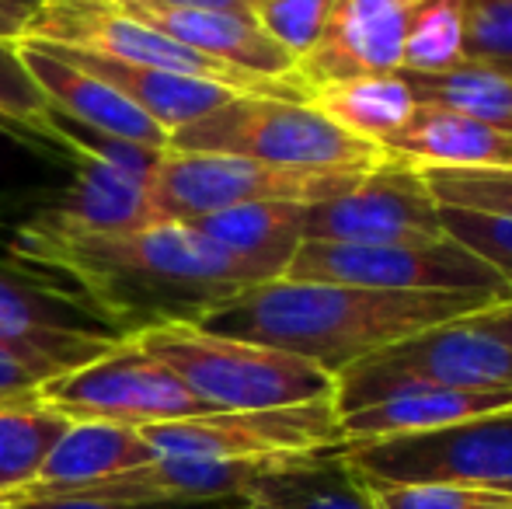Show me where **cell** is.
Segmentation results:
<instances>
[{"mask_svg":"<svg viewBox=\"0 0 512 509\" xmlns=\"http://www.w3.org/2000/svg\"><path fill=\"white\" fill-rule=\"evenodd\" d=\"M70 178H74V157L67 150L42 140L39 133L0 123V210L14 206H28V213L39 210L67 189Z\"/></svg>","mask_w":512,"mask_h":509,"instance_id":"4316f807","label":"cell"},{"mask_svg":"<svg viewBox=\"0 0 512 509\" xmlns=\"http://www.w3.org/2000/svg\"><path fill=\"white\" fill-rule=\"evenodd\" d=\"M39 401L70 422H115L133 429L213 412L182 384V377L171 374L133 339L46 381L39 387Z\"/></svg>","mask_w":512,"mask_h":509,"instance_id":"8fae6325","label":"cell"},{"mask_svg":"<svg viewBox=\"0 0 512 509\" xmlns=\"http://www.w3.org/2000/svg\"><path fill=\"white\" fill-rule=\"evenodd\" d=\"M25 220L70 234H122L161 224L150 199V185L88 157H74V178L67 189L46 206L32 210Z\"/></svg>","mask_w":512,"mask_h":509,"instance_id":"e0dca14e","label":"cell"},{"mask_svg":"<svg viewBox=\"0 0 512 509\" xmlns=\"http://www.w3.org/2000/svg\"><path fill=\"white\" fill-rule=\"evenodd\" d=\"M443 231L474 255H481L512 293V217L506 213L467 210V206H439Z\"/></svg>","mask_w":512,"mask_h":509,"instance_id":"d6a6232c","label":"cell"},{"mask_svg":"<svg viewBox=\"0 0 512 509\" xmlns=\"http://www.w3.org/2000/svg\"><path fill=\"white\" fill-rule=\"evenodd\" d=\"M366 171H304L248 161L230 154H189L164 150V161L150 185V199L161 224H192L209 213L244 203H304L342 196Z\"/></svg>","mask_w":512,"mask_h":509,"instance_id":"9c48e42d","label":"cell"},{"mask_svg":"<svg viewBox=\"0 0 512 509\" xmlns=\"http://www.w3.org/2000/svg\"><path fill=\"white\" fill-rule=\"evenodd\" d=\"M467 60L464 7L460 0H411L401 70L405 74H443Z\"/></svg>","mask_w":512,"mask_h":509,"instance_id":"f1b7e54d","label":"cell"},{"mask_svg":"<svg viewBox=\"0 0 512 509\" xmlns=\"http://www.w3.org/2000/svg\"><path fill=\"white\" fill-rule=\"evenodd\" d=\"M11 255L67 276L129 339L157 325H196L223 300L272 279L192 224L70 234L21 220Z\"/></svg>","mask_w":512,"mask_h":509,"instance_id":"6da1fadb","label":"cell"},{"mask_svg":"<svg viewBox=\"0 0 512 509\" xmlns=\"http://www.w3.org/2000/svg\"><path fill=\"white\" fill-rule=\"evenodd\" d=\"M411 0H335L317 46L297 63L304 88L401 70Z\"/></svg>","mask_w":512,"mask_h":509,"instance_id":"5bb4252c","label":"cell"},{"mask_svg":"<svg viewBox=\"0 0 512 509\" xmlns=\"http://www.w3.org/2000/svg\"><path fill=\"white\" fill-rule=\"evenodd\" d=\"M74 422L42 401L0 405V499H14L39 478L46 457Z\"/></svg>","mask_w":512,"mask_h":509,"instance_id":"83f0119b","label":"cell"},{"mask_svg":"<svg viewBox=\"0 0 512 509\" xmlns=\"http://www.w3.org/2000/svg\"><path fill=\"white\" fill-rule=\"evenodd\" d=\"M509 509H512V506H509Z\"/></svg>","mask_w":512,"mask_h":509,"instance_id":"f6af8a7d","label":"cell"},{"mask_svg":"<svg viewBox=\"0 0 512 509\" xmlns=\"http://www.w3.org/2000/svg\"><path fill=\"white\" fill-rule=\"evenodd\" d=\"M331 7L335 0H255L251 18L262 25V32L276 46H283L293 56V63H300L321 39Z\"/></svg>","mask_w":512,"mask_h":509,"instance_id":"1f68e13d","label":"cell"},{"mask_svg":"<svg viewBox=\"0 0 512 509\" xmlns=\"http://www.w3.org/2000/svg\"><path fill=\"white\" fill-rule=\"evenodd\" d=\"M133 342L182 377L213 412H262L335 398V377L304 356L199 325H157L133 335Z\"/></svg>","mask_w":512,"mask_h":509,"instance_id":"3957f363","label":"cell"},{"mask_svg":"<svg viewBox=\"0 0 512 509\" xmlns=\"http://www.w3.org/2000/svg\"><path fill=\"white\" fill-rule=\"evenodd\" d=\"M495 300L509 297L370 290V286L307 283V279L279 276L223 300L196 325L216 335L304 356L338 377L345 367L394 342L460 321Z\"/></svg>","mask_w":512,"mask_h":509,"instance_id":"7a4b0ae2","label":"cell"},{"mask_svg":"<svg viewBox=\"0 0 512 509\" xmlns=\"http://www.w3.org/2000/svg\"><path fill=\"white\" fill-rule=\"evenodd\" d=\"M387 161L411 168L499 171L512 168V133L443 109H422L380 147Z\"/></svg>","mask_w":512,"mask_h":509,"instance_id":"44dd1931","label":"cell"},{"mask_svg":"<svg viewBox=\"0 0 512 509\" xmlns=\"http://www.w3.org/2000/svg\"><path fill=\"white\" fill-rule=\"evenodd\" d=\"M307 283L370 286L408 293H495L512 297L506 279L481 255L453 241L450 234L429 245H317L304 241L283 272Z\"/></svg>","mask_w":512,"mask_h":509,"instance_id":"30bf717a","label":"cell"},{"mask_svg":"<svg viewBox=\"0 0 512 509\" xmlns=\"http://www.w3.org/2000/svg\"><path fill=\"white\" fill-rule=\"evenodd\" d=\"M11 509H244V499L223 503H102L81 496H49V499H7Z\"/></svg>","mask_w":512,"mask_h":509,"instance_id":"74e56055","label":"cell"},{"mask_svg":"<svg viewBox=\"0 0 512 509\" xmlns=\"http://www.w3.org/2000/svg\"><path fill=\"white\" fill-rule=\"evenodd\" d=\"M150 461H157V450L143 440L140 429L115 422H74L46 457L39 478L14 499L70 496Z\"/></svg>","mask_w":512,"mask_h":509,"instance_id":"ffe728a7","label":"cell"},{"mask_svg":"<svg viewBox=\"0 0 512 509\" xmlns=\"http://www.w3.org/2000/svg\"><path fill=\"white\" fill-rule=\"evenodd\" d=\"M307 105L349 136L377 143V147H384V140H391L418 112V102L401 70L384 77H359V81L310 88Z\"/></svg>","mask_w":512,"mask_h":509,"instance_id":"d4e9b609","label":"cell"},{"mask_svg":"<svg viewBox=\"0 0 512 509\" xmlns=\"http://www.w3.org/2000/svg\"><path fill=\"white\" fill-rule=\"evenodd\" d=\"M168 150L230 154L304 171H373L387 161L377 143L349 136L307 102L265 95H237L209 116L175 129Z\"/></svg>","mask_w":512,"mask_h":509,"instance_id":"277c9868","label":"cell"},{"mask_svg":"<svg viewBox=\"0 0 512 509\" xmlns=\"http://www.w3.org/2000/svg\"><path fill=\"white\" fill-rule=\"evenodd\" d=\"M42 0H0V39L21 42Z\"/></svg>","mask_w":512,"mask_h":509,"instance_id":"ab89813d","label":"cell"},{"mask_svg":"<svg viewBox=\"0 0 512 509\" xmlns=\"http://www.w3.org/2000/svg\"><path fill=\"white\" fill-rule=\"evenodd\" d=\"M297 457L304 454L234 457V461L157 457L143 468L122 471L70 496L102 499V503H223V499H244L251 485L293 464Z\"/></svg>","mask_w":512,"mask_h":509,"instance_id":"9a60e30c","label":"cell"},{"mask_svg":"<svg viewBox=\"0 0 512 509\" xmlns=\"http://www.w3.org/2000/svg\"><path fill=\"white\" fill-rule=\"evenodd\" d=\"M46 4H74V7H119L122 0H46Z\"/></svg>","mask_w":512,"mask_h":509,"instance_id":"b9f144b4","label":"cell"},{"mask_svg":"<svg viewBox=\"0 0 512 509\" xmlns=\"http://www.w3.org/2000/svg\"><path fill=\"white\" fill-rule=\"evenodd\" d=\"M46 116H49V102L39 84H35V77L28 74L25 56H21V42L0 39V123H11L42 136Z\"/></svg>","mask_w":512,"mask_h":509,"instance_id":"836d02e7","label":"cell"},{"mask_svg":"<svg viewBox=\"0 0 512 509\" xmlns=\"http://www.w3.org/2000/svg\"><path fill=\"white\" fill-rule=\"evenodd\" d=\"M157 457L185 461H234V457L310 454L342 443L331 398L262 412H209L196 419L157 422L140 429Z\"/></svg>","mask_w":512,"mask_h":509,"instance_id":"7c38bea8","label":"cell"},{"mask_svg":"<svg viewBox=\"0 0 512 509\" xmlns=\"http://www.w3.org/2000/svg\"><path fill=\"white\" fill-rule=\"evenodd\" d=\"M405 81L422 109L457 112L512 133V67L464 60L443 74H405Z\"/></svg>","mask_w":512,"mask_h":509,"instance_id":"484cf974","label":"cell"},{"mask_svg":"<svg viewBox=\"0 0 512 509\" xmlns=\"http://www.w3.org/2000/svg\"><path fill=\"white\" fill-rule=\"evenodd\" d=\"M122 14L171 35L182 46L196 49L203 56H213L220 63H230L237 70L262 77H297V63L283 46L262 32L251 14L237 11H199V7H161L140 4V0H122Z\"/></svg>","mask_w":512,"mask_h":509,"instance_id":"2e32d148","label":"cell"},{"mask_svg":"<svg viewBox=\"0 0 512 509\" xmlns=\"http://www.w3.org/2000/svg\"><path fill=\"white\" fill-rule=\"evenodd\" d=\"M251 4H255V0H251Z\"/></svg>","mask_w":512,"mask_h":509,"instance_id":"ee69618b","label":"cell"},{"mask_svg":"<svg viewBox=\"0 0 512 509\" xmlns=\"http://www.w3.org/2000/svg\"><path fill=\"white\" fill-rule=\"evenodd\" d=\"M464 321L471 328H478V332H485L488 339H495V342H502V346L512 349V297L509 300H495V304L467 314Z\"/></svg>","mask_w":512,"mask_h":509,"instance_id":"f35d334b","label":"cell"},{"mask_svg":"<svg viewBox=\"0 0 512 509\" xmlns=\"http://www.w3.org/2000/svg\"><path fill=\"white\" fill-rule=\"evenodd\" d=\"M140 4L199 7V11H237V14H251V0H140Z\"/></svg>","mask_w":512,"mask_h":509,"instance_id":"60d3db41","label":"cell"},{"mask_svg":"<svg viewBox=\"0 0 512 509\" xmlns=\"http://www.w3.org/2000/svg\"><path fill=\"white\" fill-rule=\"evenodd\" d=\"M0 509H11V503H7V499H0Z\"/></svg>","mask_w":512,"mask_h":509,"instance_id":"7bdbcfd3","label":"cell"},{"mask_svg":"<svg viewBox=\"0 0 512 509\" xmlns=\"http://www.w3.org/2000/svg\"><path fill=\"white\" fill-rule=\"evenodd\" d=\"M0 342L53 377L129 342V335L67 276L0 255Z\"/></svg>","mask_w":512,"mask_h":509,"instance_id":"5b68a950","label":"cell"},{"mask_svg":"<svg viewBox=\"0 0 512 509\" xmlns=\"http://www.w3.org/2000/svg\"><path fill=\"white\" fill-rule=\"evenodd\" d=\"M42 136H46L49 143H56V147H63L67 154L108 164V168L122 171V175L136 178V182H143V185H154V175L164 161V150L143 147V143L122 140V136H112V133H102V129L74 123V119L60 116L56 109H49L46 126H42Z\"/></svg>","mask_w":512,"mask_h":509,"instance_id":"f546056e","label":"cell"},{"mask_svg":"<svg viewBox=\"0 0 512 509\" xmlns=\"http://www.w3.org/2000/svg\"><path fill=\"white\" fill-rule=\"evenodd\" d=\"M439 206L506 213L512 217V168L499 171H457V168H418Z\"/></svg>","mask_w":512,"mask_h":509,"instance_id":"4dcf8cb0","label":"cell"},{"mask_svg":"<svg viewBox=\"0 0 512 509\" xmlns=\"http://www.w3.org/2000/svg\"><path fill=\"white\" fill-rule=\"evenodd\" d=\"M467 60L512 67V0H460Z\"/></svg>","mask_w":512,"mask_h":509,"instance_id":"d590c367","label":"cell"},{"mask_svg":"<svg viewBox=\"0 0 512 509\" xmlns=\"http://www.w3.org/2000/svg\"><path fill=\"white\" fill-rule=\"evenodd\" d=\"M338 457L380 485H474L512 492V408L429 433L342 440Z\"/></svg>","mask_w":512,"mask_h":509,"instance_id":"52a82bcc","label":"cell"},{"mask_svg":"<svg viewBox=\"0 0 512 509\" xmlns=\"http://www.w3.org/2000/svg\"><path fill=\"white\" fill-rule=\"evenodd\" d=\"M46 46L56 56H63L67 63H74V67L88 70L91 77L105 81L112 91H119L129 105H136L143 116L154 119L168 136L175 129L209 116L220 105H227L230 98H237V91L220 88V84H209V81H196V77L168 74V70H154V67H136V63L84 53V49L53 46V42H46Z\"/></svg>","mask_w":512,"mask_h":509,"instance_id":"d6986e66","label":"cell"},{"mask_svg":"<svg viewBox=\"0 0 512 509\" xmlns=\"http://www.w3.org/2000/svg\"><path fill=\"white\" fill-rule=\"evenodd\" d=\"M244 509H380L370 485L338 457V443L310 450L265 475L244 496Z\"/></svg>","mask_w":512,"mask_h":509,"instance_id":"603a6c76","label":"cell"},{"mask_svg":"<svg viewBox=\"0 0 512 509\" xmlns=\"http://www.w3.org/2000/svg\"><path fill=\"white\" fill-rule=\"evenodd\" d=\"M512 391V349L488 339L464 318L401 339L335 377L338 415L408 391Z\"/></svg>","mask_w":512,"mask_h":509,"instance_id":"8992f818","label":"cell"},{"mask_svg":"<svg viewBox=\"0 0 512 509\" xmlns=\"http://www.w3.org/2000/svg\"><path fill=\"white\" fill-rule=\"evenodd\" d=\"M53 381V374L35 367L21 353L0 342V405H25V401H39V387Z\"/></svg>","mask_w":512,"mask_h":509,"instance_id":"8d00e7d4","label":"cell"},{"mask_svg":"<svg viewBox=\"0 0 512 509\" xmlns=\"http://www.w3.org/2000/svg\"><path fill=\"white\" fill-rule=\"evenodd\" d=\"M366 482V478H363ZM380 509H509L512 492L474 485H380L366 482Z\"/></svg>","mask_w":512,"mask_h":509,"instance_id":"e575fe53","label":"cell"},{"mask_svg":"<svg viewBox=\"0 0 512 509\" xmlns=\"http://www.w3.org/2000/svg\"><path fill=\"white\" fill-rule=\"evenodd\" d=\"M446 238L439 203L418 168L384 161L349 192L307 206L304 241L317 245H429Z\"/></svg>","mask_w":512,"mask_h":509,"instance_id":"4fadbf2b","label":"cell"},{"mask_svg":"<svg viewBox=\"0 0 512 509\" xmlns=\"http://www.w3.org/2000/svg\"><path fill=\"white\" fill-rule=\"evenodd\" d=\"M304 203H244L230 210L209 213L192 220L199 234L213 238L216 245L230 248L234 255L262 265L272 279H279L304 245Z\"/></svg>","mask_w":512,"mask_h":509,"instance_id":"cb8c5ba5","label":"cell"},{"mask_svg":"<svg viewBox=\"0 0 512 509\" xmlns=\"http://www.w3.org/2000/svg\"><path fill=\"white\" fill-rule=\"evenodd\" d=\"M25 39L53 42V46L84 49V53L112 56L136 67L168 70V74L196 77V81L220 84L237 95H265V98H290L307 102V88L300 77H262L203 56L196 49L182 46L171 35L143 25V21L122 14L119 7H74V4H46L28 21Z\"/></svg>","mask_w":512,"mask_h":509,"instance_id":"ba28073f","label":"cell"},{"mask_svg":"<svg viewBox=\"0 0 512 509\" xmlns=\"http://www.w3.org/2000/svg\"><path fill=\"white\" fill-rule=\"evenodd\" d=\"M21 56H25L28 74L35 77V84H39L42 95H46L49 109L74 119V123L122 136V140L168 150V133H164L154 119L143 116L136 105H129L119 91H112L105 81L91 77L88 70L74 67V63H67L63 56H56L46 42L21 39Z\"/></svg>","mask_w":512,"mask_h":509,"instance_id":"ac0fdd59","label":"cell"},{"mask_svg":"<svg viewBox=\"0 0 512 509\" xmlns=\"http://www.w3.org/2000/svg\"><path fill=\"white\" fill-rule=\"evenodd\" d=\"M512 408V391H408L398 398L377 401V405L356 408L349 415H338L342 440H384V436L429 433L453 422L478 419Z\"/></svg>","mask_w":512,"mask_h":509,"instance_id":"7402d4cb","label":"cell"}]
</instances>
